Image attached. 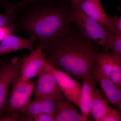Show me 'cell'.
Returning a JSON list of instances; mask_svg holds the SVG:
<instances>
[{
	"instance_id": "1",
	"label": "cell",
	"mask_w": 121,
	"mask_h": 121,
	"mask_svg": "<svg viewBox=\"0 0 121 121\" xmlns=\"http://www.w3.org/2000/svg\"><path fill=\"white\" fill-rule=\"evenodd\" d=\"M70 0H37L15 9L13 33H27L42 49L72 28Z\"/></svg>"
},
{
	"instance_id": "2",
	"label": "cell",
	"mask_w": 121,
	"mask_h": 121,
	"mask_svg": "<svg viewBox=\"0 0 121 121\" xmlns=\"http://www.w3.org/2000/svg\"><path fill=\"white\" fill-rule=\"evenodd\" d=\"M99 46L72 28L41 50L46 62L75 78L82 79L92 74Z\"/></svg>"
},
{
	"instance_id": "3",
	"label": "cell",
	"mask_w": 121,
	"mask_h": 121,
	"mask_svg": "<svg viewBox=\"0 0 121 121\" xmlns=\"http://www.w3.org/2000/svg\"><path fill=\"white\" fill-rule=\"evenodd\" d=\"M71 20L83 36L101 47L105 52L110 51L113 37V31L90 18L76 7L73 9Z\"/></svg>"
},
{
	"instance_id": "4",
	"label": "cell",
	"mask_w": 121,
	"mask_h": 121,
	"mask_svg": "<svg viewBox=\"0 0 121 121\" xmlns=\"http://www.w3.org/2000/svg\"><path fill=\"white\" fill-rule=\"evenodd\" d=\"M36 84V81L21 79L19 71L12 83V89L5 103L3 115L24 112L31 101Z\"/></svg>"
},
{
	"instance_id": "5",
	"label": "cell",
	"mask_w": 121,
	"mask_h": 121,
	"mask_svg": "<svg viewBox=\"0 0 121 121\" xmlns=\"http://www.w3.org/2000/svg\"><path fill=\"white\" fill-rule=\"evenodd\" d=\"M27 56L25 55L22 57L16 56L10 61L6 56L2 61L0 68V116L4 114L10 86Z\"/></svg>"
},
{
	"instance_id": "6",
	"label": "cell",
	"mask_w": 121,
	"mask_h": 121,
	"mask_svg": "<svg viewBox=\"0 0 121 121\" xmlns=\"http://www.w3.org/2000/svg\"><path fill=\"white\" fill-rule=\"evenodd\" d=\"M46 65L55 79L63 95L79 107L82 88L80 83L68 74L55 68L46 62Z\"/></svg>"
},
{
	"instance_id": "7",
	"label": "cell",
	"mask_w": 121,
	"mask_h": 121,
	"mask_svg": "<svg viewBox=\"0 0 121 121\" xmlns=\"http://www.w3.org/2000/svg\"><path fill=\"white\" fill-rule=\"evenodd\" d=\"M36 81L34 91L35 98H49L53 99L65 97L60 91L54 76L48 69L45 63Z\"/></svg>"
},
{
	"instance_id": "8",
	"label": "cell",
	"mask_w": 121,
	"mask_h": 121,
	"mask_svg": "<svg viewBox=\"0 0 121 121\" xmlns=\"http://www.w3.org/2000/svg\"><path fill=\"white\" fill-rule=\"evenodd\" d=\"M92 74L99 83L103 97L108 104L121 110V88L105 74L95 61Z\"/></svg>"
},
{
	"instance_id": "9",
	"label": "cell",
	"mask_w": 121,
	"mask_h": 121,
	"mask_svg": "<svg viewBox=\"0 0 121 121\" xmlns=\"http://www.w3.org/2000/svg\"><path fill=\"white\" fill-rule=\"evenodd\" d=\"M46 63L45 57L41 48L36 47L35 50L26 56L19 70L20 78L27 81L38 77Z\"/></svg>"
},
{
	"instance_id": "10",
	"label": "cell",
	"mask_w": 121,
	"mask_h": 121,
	"mask_svg": "<svg viewBox=\"0 0 121 121\" xmlns=\"http://www.w3.org/2000/svg\"><path fill=\"white\" fill-rule=\"evenodd\" d=\"M94 60L105 74L121 88V59L112 56L109 52H99L95 54Z\"/></svg>"
},
{
	"instance_id": "11",
	"label": "cell",
	"mask_w": 121,
	"mask_h": 121,
	"mask_svg": "<svg viewBox=\"0 0 121 121\" xmlns=\"http://www.w3.org/2000/svg\"><path fill=\"white\" fill-rule=\"evenodd\" d=\"M75 7L104 27L114 31V27L106 13L101 0H80Z\"/></svg>"
},
{
	"instance_id": "12",
	"label": "cell",
	"mask_w": 121,
	"mask_h": 121,
	"mask_svg": "<svg viewBox=\"0 0 121 121\" xmlns=\"http://www.w3.org/2000/svg\"><path fill=\"white\" fill-rule=\"evenodd\" d=\"M55 121H86L88 117L79 113L73 103L65 97L56 99Z\"/></svg>"
},
{
	"instance_id": "13",
	"label": "cell",
	"mask_w": 121,
	"mask_h": 121,
	"mask_svg": "<svg viewBox=\"0 0 121 121\" xmlns=\"http://www.w3.org/2000/svg\"><path fill=\"white\" fill-rule=\"evenodd\" d=\"M35 41V40L33 36L25 39L9 34L0 43V55L23 49H27L31 52L34 50Z\"/></svg>"
},
{
	"instance_id": "14",
	"label": "cell",
	"mask_w": 121,
	"mask_h": 121,
	"mask_svg": "<svg viewBox=\"0 0 121 121\" xmlns=\"http://www.w3.org/2000/svg\"><path fill=\"white\" fill-rule=\"evenodd\" d=\"M79 107L82 114L88 117L90 115V107L97 81L92 74L82 78Z\"/></svg>"
},
{
	"instance_id": "15",
	"label": "cell",
	"mask_w": 121,
	"mask_h": 121,
	"mask_svg": "<svg viewBox=\"0 0 121 121\" xmlns=\"http://www.w3.org/2000/svg\"><path fill=\"white\" fill-rule=\"evenodd\" d=\"M110 108L100 91L95 87L90 107V114L95 121H102Z\"/></svg>"
},
{
	"instance_id": "16",
	"label": "cell",
	"mask_w": 121,
	"mask_h": 121,
	"mask_svg": "<svg viewBox=\"0 0 121 121\" xmlns=\"http://www.w3.org/2000/svg\"><path fill=\"white\" fill-rule=\"evenodd\" d=\"M110 50L111 51V55L112 56L121 59V33L116 30L114 32Z\"/></svg>"
},
{
	"instance_id": "17",
	"label": "cell",
	"mask_w": 121,
	"mask_h": 121,
	"mask_svg": "<svg viewBox=\"0 0 121 121\" xmlns=\"http://www.w3.org/2000/svg\"><path fill=\"white\" fill-rule=\"evenodd\" d=\"M121 111L111 107L110 109L107 114L102 121H121Z\"/></svg>"
},
{
	"instance_id": "18",
	"label": "cell",
	"mask_w": 121,
	"mask_h": 121,
	"mask_svg": "<svg viewBox=\"0 0 121 121\" xmlns=\"http://www.w3.org/2000/svg\"><path fill=\"white\" fill-rule=\"evenodd\" d=\"M37 0H21L17 3L11 4L7 8V10L9 12H12L15 9H17L26 7L31 2Z\"/></svg>"
},
{
	"instance_id": "19",
	"label": "cell",
	"mask_w": 121,
	"mask_h": 121,
	"mask_svg": "<svg viewBox=\"0 0 121 121\" xmlns=\"http://www.w3.org/2000/svg\"><path fill=\"white\" fill-rule=\"evenodd\" d=\"M55 118L52 115L46 113H42L33 117L32 121H54Z\"/></svg>"
},
{
	"instance_id": "20",
	"label": "cell",
	"mask_w": 121,
	"mask_h": 121,
	"mask_svg": "<svg viewBox=\"0 0 121 121\" xmlns=\"http://www.w3.org/2000/svg\"><path fill=\"white\" fill-rule=\"evenodd\" d=\"M109 18L113 25L115 30L121 33V17H118V16H110Z\"/></svg>"
},
{
	"instance_id": "21",
	"label": "cell",
	"mask_w": 121,
	"mask_h": 121,
	"mask_svg": "<svg viewBox=\"0 0 121 121\" xmlns=\"http://www.w3.org/2000/svg\"><path fill=\"white\" fill-rule=\"evenodd\" d=\"M11 4L6 2L4 0H0V5L3 8H7Z\"/></svg>"
},
{
	"instance_id": "22",
	"label": "cell",
	"mask_w": 121,
	"mask_h": 121,
	"mask_svg": "<svg viewBox=\"0 0 121 121\" xmlns=\"http://www.w3.org/2000/svg\"><path fill=\"white\" fill-rule=\"evenodd\" d=\"M80 0H70V3L72 8H74L76 5L77 4L78 2H79Z\"/></svg>"
},
{
	"instance_id": "23",
	"label": "cell",
	"mask_w": 121,
	"mask_h": 121,
	"mask_svg": "<svg viewBox=\"0 0 121 121\" xmlns=\"http://www.w3.org/2000/svg\"><path fill=\"white\" fill-rule=\"evenodd\" d=\"M2 61L0 59V68L1 66V64H2Z\"/></svg>"
}]
</instances>
